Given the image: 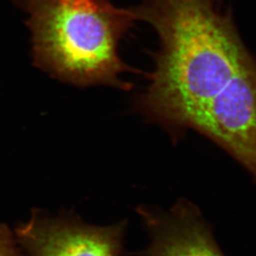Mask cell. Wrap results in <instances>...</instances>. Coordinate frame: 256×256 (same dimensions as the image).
Masks as SVG:
<instances>
[{"instance_id":"cell-2","label":"cell","mask_w":256,"mask_h":256,"mask_svg":"<svg viewBox=\"0 0 256 256\" xmlns=\"http://www.w3.org/2000/svg\"><path fill=\"white\" fill-rule=\"evenodd\" d=\"M27 14L34 66L79 88L129 90L122 75L138 72L120 57V41L136 21L110 0H14Z\"/></svg>"},{"instance_id":"cell-7","label":"cell","mask_w":256,"mask_h":256,"mask_svg":"<svg viewBox=\"0 0 256 256\" xmlns=\"http://www.w3.org/2000/svg\"><path fill=\"white\" fill-rule=\"evenodd\" d=\"M218 1H220V2H221V1H222V0H218Z\"/></svg>"},{"instance_id":"cell-1","label":"cell","mask_w":256,"mask_h":256,"mask_svg":"<svg viewBox=\"0 0 256 256\" xmlns=\"http://www.w3.org/2000/svg\"><path fill=\"white\" fill-rule=\"evenodd\" d=\"M218 0H140L134 18L154 28L160 50L146 90L134 108L149 122L174 138L254 56Z\"/></svg>"},{"instance_id":"cell-4","label":"cell","mask_w":256,"mask_h":256,"mask_svg":"<svg viewBox=\"0 0 256 256\" xmlns=\"http://www.w3.org/2000/svg\"><path fill=\"white\" fill-rule=\"evenodd\" d=\"M126 222L98 226L72 210L50 214L32 210L14 230L27 256H122Z\"/></svg>"},{"instance_id":"cell-5","label":"cell","mask_w":256,"mask_h":256,"mask_svg":"<svg viewBox=\"0 0 256 256\" xmlns=\"http://www.w3.org/2000/svg\"><path fill=\"white\" fill-rule=\"evenodd\" d=\"M149 243L138 256H225L192 202L180 200L169 210L138 207Z\"/></svg>"},{"instance_id":"cell-6","label":"cell","mask_w":256,"mask_h":256,"mask_svg":"<svg viewBox=\"0 0 256 256\" xmlns=\"http://www.w3.org/2000/svg\"><path fill=\"white\" fill-rule=\"evenodd\" d=\"M0 256H27L20 247L14 230L0 223Z\"/></svg>"},{"instance_id":"cell-3","label":"cell","mask_w":256,"mask_h":256,"mask_svg":"<svg viewBox=\"0 0 256 256\" xmlns=\"http://www.w3.org/2000/svg\"><path fill=\"white\" fill-rule=\"evenodd\" d=\"M232 156L256 180V59L252 58L191 124Z\"/></svg>"}]
</instances>
